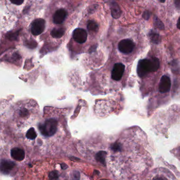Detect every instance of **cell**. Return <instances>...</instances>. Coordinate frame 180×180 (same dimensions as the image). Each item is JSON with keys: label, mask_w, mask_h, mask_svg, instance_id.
Wrapping results in <instances>:
<instances>
[{"label": "cell", "mask_w": 180, "mask_h": 180, "mask_svg": "<svg viewBox=\"0 0 180 180\" xmlns=\"http://www.w3.org/2000/svg\"><path fill=\"white\" fill-rule=\"evenodd\" d=\"M159 67V60L156 58L140 60L137 65V74L140 77H144L149 72H156Z\"/></svg>", "instance_id": "obj_1"}, {"label": "cell", "mask_w": 180, "mask_h": 180, "mask_svg": "<svg viewBox=\"0 0 180 180\" xmlns=\"http://www.w3.org/2000/svg\"><path fill=\"white\" fill-rule=\"evenodd\" d=\"M58 122L54 118L45 120L43 124L39 125V129L41 133L45 136H54L57 130Z\"/></svg>", "instance_id": "obj_2"}, {"label": "cell", "mask_w": 180, "mask_h": 180, "mask_svg": "<svg viewBox=\"0 0 180 180\" xmlns=\"http://www.w3.org/2000/svg\"><path fill=\"white\" fill-rule=\"evenodd\" d=\"M45 27V21L42 19H36L32 22L31 32L33 35H39L43 32Z\"/></svg>", "instance_id": "obj_3"}, {"label": "cell", "mask_w": 180, "mask_h": 180, "mask_svg": "<svg viewBox=\"0 0 180 180\" xmlns=\"http://www.w3.org/2000/svg\"><path fill=\"white\" fill-rule=\"evenodd\" d=\"M118 48L121 53L128 54L133 51L135 48V44L130 39H123L120 42Z\"/></svg>", "instance_id": "obj_4"}, {"label": "cell", "mask_w": 180, "mask_h": 180, "mask_svg": "<svg viewBox=\"0 0 180 180\" xmlns=\"http://www.w3.org/2000/svg\"><path fill=\"white\" fill-rule=\"evenodd\" d=\"M125 65L121 63H116L111 71V78L115 81H120L125 71Z\"/></svg>", "instance_id": "obj_5"}, {"label": "cell", "mask_w": 180, "mask_h": 180, "mask_svg": "<svg viewBox=\"0 0 180 180\" xmlns=\"http://www.w3.org/2000/svg\"><path fill=\"white\" fill-rule=\"evenodd\" d=\"M87 36L88 35L86 31L83 29L77 28L73 32V39L75 41L79 44L85 43L87 39Z\"/></svg>", "instance_id": "obj_6"}, {"label": "cell", "mask_w": 180, "mask_h": 180, "mask_svg": "<svg viewBox=\"0 0 180 180\" xmlns=\"http://www.w3.org/2000/svg\"><path fill=\"white\" fill-rule=\"evenodd\" d=\"M171 86V82L170 77H168V76H163L161 77L159 85V89L160 92L163 93L168 92L170 91Z\"/></svg>", "instance_id": "obj_7"}, {"label": "cell", "mask_w": 180, "mask_h": 180, "mask_svg": "<svg viewBox=\"0 0 180 180\" xmlns=\"http://www.w3.org/2000/svg\"><path fill=\"white\" fill-rule=\"evenodd\" d=\"M67 13L64 9H59L54 13L53 16L54 22L56 24H60L64 21Z\"/></svg>", "instance_id": "obj_8"}, {"label": "cell", "mask_w": 180, "mask_h": 180, "mask_svg": "<svg viewBox=\"0 0 180 180\" xmlns=\"http://www.w3.org/2000/svg\"><path fill=\"white\" fill-rule=\"evenodd\" d=\"M16 164L13 162L7 159H2L1 162V171L4 174H8L14 168Z\"/></svg>", "instance_id": "obj_9"}, {"label": "cell", "mask_w": 180, "mask_h": 180, "mask_svg": "<svg viewBox=\"0 0 180 180\" xmlns=\"http://www.w3.org/2000/svg\"><path fill=\"white\" fill-rule=\"evenodd\" d=\"M11 155L12 159L17 161H21L25 158L24 151L20 148H15L11 150Z\"/></svg>", "instance_id": "obj_10"}, {"label": "cell", "mask_w": 180, "mask_h": 180, "mask_svg": "<svg viewBox=\"0 0 180 180\" xmlns=\"http://www.w3.org/2000/svg\"><path fill=\"white\" fill-rule=\"evenodd\" d=\"M111 16L114 19H118L121 16V10L116 2H113L111 3Z\"/></svg>", "instance_id": "obj_11"}, {"label": "cell", "mask_w": 180, "mask_h": 180, "mask_svg": "<svg viewBox=\"0 0 180 180\" xmlns=\"http://www.w3.org/2000/svg\"><path fill=\"white\" fill-rule=\"evenodd\" d=\"M65 30L64 28H54L51 32V36L54 38L59 39L64 35Z\"/></svg>", "instance_id": "obj_12"}, {"label": "cell", "mask_w": 180, "mask_h": 180, "mask_svg": "<svg viewBox=\"0 0 180 180\" xmlns=\"http://www.w3.org/2000/svg\"><path fill=\"white\" fill-rule=\"evenodd\" d=\"M106 155H107V152L106 151H99L96 155L95 159L96 161L100 162L102 164L105 165Z\"/></svg>", "instance_id": "obj_13"}, {"label": "cell", "mask_w": 180, "mask_h": 180, "mask_svg": "<svg viewBox=\"0 0 180 180\" xmlns=\"http://www.w3.org/2000/svg\"><path fill=\"white\" fill-rule=\"evenodd\" d=\"M87 29L92 32H97L98 30V25L95 21L90 20L87 24Z\"/></svg>", "instance_id": "obj_14"}, {"label": "cell", "mask_w": 180, "mask_h": 180, "mask_svg": "<svg viewBox=\"0 0 180 180\" xmlns=\"http://www.w3.org/2000/svg\"><path fill=\"white\" fill-rule=\"evenodd\" d=\"M37 136L36 132L33 127H31L27 131L26 133V137L27 139L30 140H35Z\"/></svg>", "instance_id": "obj_15"}, {"label": "cell", "mask_w": 180, "mask_h": 180, "mask_svg": "<svg viewBox=\"0 0 180 180\" xmlns=\"http://www.w3.org/2000/svg\"><path fill=\"white\" fill-rule=\"evenodd\" d=\"M19 31H17L15 32H9L7 33L6 35V37L8 39L11 41H14V40H17L18 36H19Z\"/></svg>", "instance_id": "obj_16"}, {"label": "cell", "mask_w": 180, "mask_h": 180, "mask_svg": "<svg viewBox=\"0 0 180 180\" xmlns=\"http://www.w3.org/2000/svg\"><path fill=\"white\" fill-rule=\"evenodd\" d=\"M149 37L151 39V41L155 43H159V35L158 33L155 32L154 31H152L149 33Z\"/></svg>", "instance_id": "obj_17"}, {"label": "cell", "mask_w": 180, "mask_h": 180, "mask_svg": "<svg viewBox=\"0 0 180 180\" xmlns=\"http://www.w3.org/2000/svg\"><path fill=\"white\" fill-rule=\"evenodd\" d=\"M80 174L78 171H73L70 174V180H80Z\"/></svg>", "instance_id": "obj_18"}, {"label": "cell", "mask_w": 180, "mask_h": 180, "mask_svg": "<svg viewBox=\"0 0 180 180\" xmlns=\"http://www.w3.org/2000/svg\"><path fill=\"white\" fill-rule=\"evenodd\" d=\"M154 24L159 29L163 30L164 29V24L158 17H155L154 18Z\"/></svg>", "instance_id": "obj_19"}, {"label": "cell", "mask_w": 180, "mask_h": 180, "mask_svg": "<svg viewBox=\"0 0 180 180\" xmlns=\"http://www.w3.org/2000/svg\"><path fill=\"white\" fill-rule=\"evenodd\" d=\"M121 145L118 142L115 143L111 146V149L114 151H120L121 150Z\"/></svg>", "instance_id": "obj_20"}, {"label": "cell", "mask_w": 180, "mask_h": 180, "mask_svg": "<svg viewBox=\"0 0 180 180\" xmlns=\"http://www.w3.org/2000/svg\"><path fill=\"white\" fill-rule=\"evenodd\" d=\"M49 180H57L59 178V175L57 171L51 172L49 174Z\"/></svg>", "instance_id": "obj_21"}, {"label": "cell", "mask_w": 180, "mask_h": 180, "mask_svg": "<svg viewBox=\"0 0 180 180\" xmlns=\"http://www.w3.org/2000/svg\"><path fill=\"white\" fill-rule=\"evenodd\" d=\"M26 45L29 48H35L36 46V43L35 41H28L26 42Z\"/></svg>", "instance_id": "obj_22"}, {"label": "cell", "mask_w": 180, "mask_h": 180, "mask_svg": "<svg viewBox=\"0 0 180 180\" xmlns=\"http://www.w3.org/2000/svg\"><path fill=\"white\" fill-rule=\"evenodd\" d=\"M11 3L16 5H21L24 2V0H10Z\"/></svg>", "instance_id": "obj_23"}, {"label": "cell", "mask_w": 180, "mask_h": 180, "mask_svg": "<svg viewBox=\"0 0 180 180\" xmlns=\"http://www.w3.org/2000/svg\"><path fill=\"white\" fill-rule=\"evenodd\" d=\"M150 13L148 11H146L144 12V13L143 14V17L145 20H149V18L150 17Z\"/></svg>", "instance_id": "obj_24"}, {"label": "cell", "mask_w": 180, "mask_h": 180, "mask_svg": "<svg viewBox=\"0 0 180 180\" xmlns=\"http://www.w3.org/2000/svg\"><path fill=\"white\" fill-rule=\"evenodd\" d=\"M175 7L178 10H180V0H174Z\"/></svg>", "instance_id": "obj_25"}, {"label": "cell", "mask_w": 180, "mask_h": 180, "mask_svg": "<svg viewBox=\"0 0 180 180\" xmlns=\"http://www.w3.org/2000/svg\"><path fill=\"white\" fill-rule=\"evenodd\" d=\"M153 180H168L165 177H156L154 178Z\"/></svg>", "instance_id": "obj_26"}, {"label": "cell", "mask_w": 180, "mask_h": 180, "mask_svg": "<svg viewBox=\"0 0 180 180\" xmlns=\"http://www.w3.org/2000/svg\"><path fill=\"white\" fill-rule=\"evenodd\" d=\"M21 115H26L28 114V112L26 109H24L23 110L21 111Z\"/></svg>", "instance_id": "obj_27"}, {"label": "cell", "mask_w": 180, "mask_h": 180, "mask_svg": "<svg viewBox=\"0 0 180 180\" xmlns=\"http://www.w3.org/2000/svg\"><path fill=\"white\" fill-rule=\"evenodd\" d=\"M61 168H62L63 169H66L68 167L67 165L66 164H64V163H63L62 164H61Z\"/></svg>", "instance_id": "obj_28"}, {"label": "cell", "mask_w": 180, "mask_h": 180, "mask_svg": "<svg viewBox=\"0 0 180 180\" xmlns=\"http://www.w3.org/2000/svg\"><path fill=\"white\" fill-rule=\"evenodd\" d=\"M177 27L180 30V17L178 19V23H177Z\"/></svg>", "instance_id": "obj_29"}, {"label": "cell", "mask_w": 180, "mask_h": 180, "mask_svg": "<svg viewBox=\"0 0 180 180\" xmlns=\"http://www.w3.org/2000/svg\"><path fill=\"white\" fill-rule=\"evenodd\" d=\"M159 1L161 3H164L165 1V0H159Z\"/></svg>", "instance_id": "obj_30"}]
</instances>
